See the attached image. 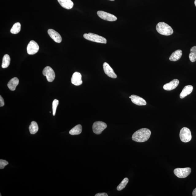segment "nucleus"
I'll return each mask as SVG.
<instances>
[{"mask_svg": "<svg viewBox=\"0 0 196 196\" xmlns=\"http://www.w3.org/2000/svg\"><path fill=\"white\" fill-rule=\"evenodd\" d=\"M151 132L147 128H142L136 131L132 136V140L138 142L147 141L151 136Z\"/></svg>", "mask_w": 196, "mask_h": 196, "instance_id": "f257e3e1", "label": "nucleus"}, {"mask_svg": "<svg viewBox=\"0 0 196 196\" xmlns=\"http://www.w3.org/2000/svg\"><path fill=\"white\" fill-rule=\"evenodd\" d=\"M156 30L159 34L170 36L173 33V29L169 25L163 22H161L158 23L156 27Z\"/></svg>", "mask_w": 196, "mask_h": 196, "instance_id": "f03ea898", "label": "nucleus"}, {"mask_svg": "<svg viewBox=\"0 0 196 196\" xmlns=\"http://www.w3.org/2000/svg\"><path fill=\"white\" fill-rule=\"evenodd\" d=\"M84 37L87 40L93 41V42L103 44L107 43L106 39V38L94 33H85L84 35Z\"/></svg>", "mask_w": 196, "mask_h": 196, "instance_id": "7ed1b4c3", "label": "nucleus"}, {"mask_svg": "<svg viewBox=\"0 0 196 196\" xmlns=\"http://www.w3.org/2000/svg\"><path fill=\"white\" fill-rule=\"evenodd\" d=\"M179 136L181 141L185 143L190 141L192 139L190 130L186 127H184L180 131Z\"/></svg>", "mask_w": 196, "mask_h": 196, "instance_id": "20e7f679", "label": "nucleus"}, {"mask_svg": "<svg viewBox=\"0 0 196 196\" xmlns=\"http://www.w3.org/2000/svg\"><path fill=\"white\" fill-rule=\"evenodd\" d=\"M191 169L190 167L184 168H176L174 170V174L179 178H185L188 177L191 173Z\"/></svg>", "mask_w": 196, "mask_h": 196, "instance_id": "39448f33", "label": "nucleus"}, {"mask_svg": "<svg viewBox=\"0 0 196 196\" xmlns=\"http://www.w3.org/2000/svg\"><path fill=\"white\" fill-rule=\"evenodd\" d=\"M107 127L106 123L101 121L94 122L93 124L92 129L93 132L96 134H100L102 133Z\"/></svg>", "mask_w": 196, "mask_h": 196, "instance_id": "423d86ee", "label": "nucleus"}, {"mask_svg": "<svg viewBox=\"0 0 196 196\" xmlns=\"http://www.w3.org/2000/svg\"><path fill=\"white\" fill-rule=\"evenodd\" d=\"M44 76L46 77L47 81L52 82L54 80L55 77V73L53 69L49 66L45 67L43 71Z\"/></svg>", "mask_w": 196, "mask_h": 196, "instance_id": "0eeeda50", "label": "nucleus"}, {"mask_svg": "<svg viewBox=\"0 0 196 196\" xmlns=\"http://www.w3.org/2000/svg\"><path fill=\"white\" fill-rule=\"evenodd\" d=\"M98 17L104 20L113 21L117 20V17L112 14L106 12L104 11H99L97 12Z\"/></svg>", "mask_w": 196, "mask_h": 196, "instance_id": "6e6552de", "label": "nucleus"}, {"mask_svg": "<svg viewBox=\"0 0 196 196\" xmlns=\"http://www.w3.org/2000/svg\"><path fill=\"white\" fill-rule=\"evenodd\" d=\"M39 47L37 43L33 40L29 42L27 47V52L29 55H33L38 52Z\"/></svg>", "mask_w": 196, "mask_h": 196, "instance_id": "1a4fd4ad", "label": "nucleus"}, {"mask_svg": "<svg viewBox=\"0 0 196 196\" xmlns=\"http://www.w3.org/2000/svg\"><path fill=\"white\" fill-rule=\"evenodd\" d=\"M103 69L105 74L110 78L116 79L117 76L114 71L108 63L105 62L103 64Z\"/></svg>", "mask_w": 196, "mask_h": 196, "instance_id": "9d476101", "label": "nucleus"}, {"mask_svg": "<svg viewBox=\"0 0 196 196\" xmlns=\"http://www.w3.org/2000/svg\"><path fill=\"white\" fill-rule=\"evenodd\" d=\"M82 78V76L80 73L75 72L73 74L71 78V82L75 86H80L83 83Z\"/></svg>", "mask_w": 196, "mask_h": 196, "instance_id": "9b49d317", "label": "nucleus"}, {"mask_svg": "<svg viewBox=\"0 0 196 196\" xmlns=\"http://www.w3.org/2000/svg\"><path fill=\"white\" fill-rule=\"evenodd\" d=\"M129 98H131L133 103L138 106H146L147 104L146 101L144 99L135 95H132L129 97Z\"/></svg>", "mask_w": 196, "mask_h": 196, "instance_id": "f8f14e48", "label": "nucleus"}, {"mask_svg": "<svg viewBox=\"0 0 196 196\" xmlns=\"http://www.w3.org/2000/svg\"><path fill=\"white\" fill-rule=\"evenodd\" d=\"M48 33L49 36L55 42L60 43L62 41V37L57 32L50 29H48Z\"/></svg>", "mask_w": 196, "mask_h": 196, "instance_id": "ddd939ff", "label": "nucleus"}, {"mask_svg": "<svg viewBox=\"0 0 196 196\" xmlns=\"http://www.w3.org/2000/svg\"><path fill=\"white\" fill-rule=\"evenodd\" d=\"M179 81L178 79H174L170 83L164 85L163 88L166 90H174L178 86L179 84Z\"/></svg>", "mask_w": 196, "mask_h": 196, "instance_id": "4468645a", "label": "nucleus"}, {"mask_svg": "<svg viewBox=\"0 0 196 196\" xmlns=\"http://www.w3.org/2000/svg\"><path fill=\"white\" fill-rule=\"evenodd\" d=\"M60 5L64 8L70 10L74 6V4L71 0H57Z\"/></svg>", "mask_w": 196, "mask_h": 196, "instance_id": "2eb2a0df", "label": "nucleus"}, {"mask_svg": "<svg viewBox=\"0 0 196 196\" xmlns=\"http://www.w3.org/2000/svg\"><path fill=\"white\" fill-rule=\"evenodd\" d=\"M193 87L192 86H187L184 87L182 92L180 94V98H183L188 95L191 94L193 91Z\"/></svg>", "mask_w": 196, "mask_h": 196, "instance_id": "dca6fc26", "label": "nucleus"}, {"mask_svg": "<svg viewBox=\"0 0 196 196\" xmlns=\"http://www.w3.org/2000/svg\"><path fill=\"white\" fill-rule=\"evenodd\" d=\"M19 84V80L17 78H14L9 81L7 84V86L10 90L14 91L16 90V87Z\"/></svg>", "mask_w": 196, "mask_h": 196, "instance_id": "f3484780", "label": "nucleus"}, {"mask_svg": "<svg viewBox=\"0 0 196 196\" xmlns=\"http://www.w3.org/2000/svg\"><path fill=\"white\" fill-rule=\"evenodd\" d=\"M183 52L182 50L180 49L176 50L172 53L169 57V60L173 61H177L181 58Z\"/></svg>", "mask_w": 196, "mask_h": 196, "instance_id": "a211bd4d", "label": "nucleus"}, {"mask_svg": "<svg viewBox=\"0 0 196 196\" xmlns=\"http://www.w3.org/2000/svg\"><path fill=\"white\" fill-rule=\"evenodd\" d=\"M82 131V127L80 124L78 125L71 129L69 133L72 135H76L80 134Z\"/></svg>", "mask_w": 196, "mask_h": 196, "instance_id": "6ab92c4d", "label": "nucleus"}, {"mask_svg": "<svg viewBox=\"0 0 196 196\" xmlns=\"http://www.w3.org/2000/svg\"><path fill=\"white\" fill-rule=\"evenodd\" d=\"M29 129L31 134H34L36 133L39 130V127L37 122L34 121L32 122L29 126Z\"/></svg>", "mask_w": 196, "mask_h": 196, "instance_id": "aec40b11", "label": "nucleus"}, {"mask_svg": "<svg viewBox=\"0 0 196 196\" xmlns=\"http://www.w3.org/2000/svg\"><path fill=\"white\" fill-rule=\"evenodd\" d=\"M11 59L9 55L6 54L4 56L3 58L2 63V67L3 68H7L10 63Z\"/></svg>", "mask_w": 196, "mask_h": 196, "instance_id": "412c9836", "label": "nucleus"}, {"mask_svg": "<svg viewBox=\"0 0 196 196\" xmlns=\"http://www.w3.org/2000/svg\"><path fill=\"white\" fill-rule=\"evenodd\" d=\"M189 57L190 60L192 62H194L196 61V46L192 47L190 49Z\"/></svg>", "mask_w": 196, "mask_h": 196, "instance_id": "4be33fe9", "label": "nucleus"}, {"mask_svg": "<svg viewBox=\"0 0 196 196\" xmlns=\"http://www.w3.org/2000/svg\"><path fill=\"white\" fill-rule=\"evenodd\" d=\"M21 25L20 23L17 22L14 24L11 29L10 32L13 34H17L20 31Z\"/></svg>", "mask_w": 196, "mask_h": 196, "instance_id": "5701e85b", "label": "nucleus"}, {"mask_svg": "<svg viewBox=\"0 0 196 196\" xmlns=\"http://www.w3.org/2000/svg\"><path fill=\"white\" fill-rule=\"evenodd\" d=\"M129 179L128 178H125V179L122 180L121 183L117 187V190L120 191L124 189V188L125 187L126 185H127Z\"/></svg>", "mask_w": 196, "mask_h": 196, "instance_id": "b1692460", "label": "nucleus"}, {"mask_svg": "<svg viewBox=\"0 0 196 196\" xmlns=\"http://www.w3.org/2000/svg\"><path fill=\"white\" fill-rule=\"evenodd\" d=\"M59 103V101L58 100L55 99L53 101L52 103V110L53 116H55V114H56L57 106H58Z\"/></svg>", "mask_w": 196, "mask_h": 196, "instance_id": "393cba45", "label": "nucleus"}, {"mask_svg": "<svg viewBox=\"0 0 196 196\" xmlns=\"http://www.w3.org/2000/svg\"><path fill=\"white\" fill-rule=\"evenodd\" d=\"M9 162L5 160H0V169H2L6 166L8 165Z\"/></svg>", "mask_w": 196, "mask_h": 196, "instance_id": "a878e982", "label": "nucleus"}, {"mask_svg": "<svg viewBox=\"0 0 196 196\" xmlns=\"http://www.w3.org/2000/svg\"><path fill=\"white\" fill-rule=\"evenodd\" d=\"M5 102L2 97L0 96V106L2 107L4 106Z\"/></svg>", "mask_w": 196, "mask_h": 196, "instance_id": "bb28decb", "label": "nucleus"}, {"mask_svg": "<svg viewBox=\"0 0 196 196\" xmlns=\"http://www.w3.org/2000/svg\"><path fill=\"white\" fill-rule=\"evenodd\" d=\"M95 196H108L107 194L106 193H99L96 194Z\"/></svg>", "mask_w": 196, "mask_h": 196, "instance_id": "cd10ccee", "label": "nucleus"}, {"mask_svg": "<svg viewBox=\"0 0 196 196\" xmlns=\"http://www.w3.org/2000/svg\"><path fill=\"white\" fill-rule=\"evenodd\" d=\"M192 194H193V196H196V188L194 190Z\"/></svg>", "mask_w": 196, "mask_h": 196, "instance_id": "c85d7f7f", "label": "nucleus"}, {"mask_svg": "<svg viewBox=\"0 0 196 196\" xmlns=\"http://www.w3.org/2000/svg\"><path fill=\"white\" fill-rule=\"evenodd\" d=\"M194 3H195V6L196 7V0H195V1L194 2Z\"/></svg>", "mask_w": 196, "mask_h": 196, "instance_id": "c756f323", "label": "nucleus"}, {"mask_svg": "<svg viewBox=\"0 0 196 196\" xmlns=\"http://www.w3.org/2000/svg\"><path fill=\"white\" fill-rule=\"evenodd\" d=\"M109 1H114V0H109Z\"/></svg>", "mask_w": 196, "mask_h": 196, "instance_id": "7c9ffc66", "label": "nucleus"}]
</instances>
